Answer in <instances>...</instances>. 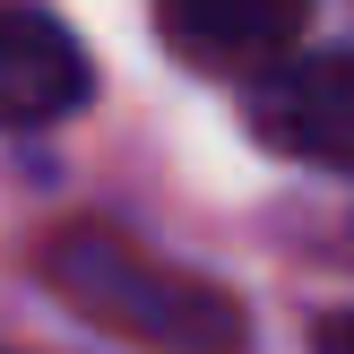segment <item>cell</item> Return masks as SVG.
Segmentation results:
<instances>
[{
  "label": "cell",
  "mask_w": 354,
  "mask_h": 354,
  "mask_svg": "<svg viewBox=\"0 0 354 354\" xmlns=\"http://www.w3.org/2000/svg\"><path fill=\"white\" fill-rule=\"evenodd\" d=\"M44 286L104 337H130L147 354H234L242 346V303L190 268H165L113 225H61L44 242Z\"/></svg>",
  "instance_id": "1"
},
{
  "label": "cell",
  "mask_w": 354,
  "mask_h": 354,
  "mask_svg": "<svg viewBox=\"0 0 354 354\" xmlns=\"http://www.w3.org/2000/svg\"><path fill=\"white\" fill-rule=\"evenodd\" d=\"M311 0H156V35L199 78H268L294 61Z\"/></svg>",
  "instance_id": "2"
},
{
  "label": "cell",
  "mask_w": 354,
  "mask_h": 354,
  "mask_svg": "<svg viewBox=\"0 0 354 354\" xmlns=\"http://www.w3.org/2000/svg\"><path fill=\"white\" fill-rule=\"evenodd\" d=\"M251 138L294 165L354 173V52H294L251 86Z\"/></svg>",
  "instance_id": "3"
},
{
  "label": "cell",
  "mask_w": 354,
  "mask_h": 354,
  "mask_svg": "<svg viewBox=\"0 0 354 354\" xmlns=\"http://www.w3.org/2000/svg\"><path fill=\"white\" fill-rule=\"evenodd\" d=\"M86 95H95V69H86L78 35L35 17V9H0V130L61 121Z\"/></svg>",
  "instance_id": "4"
},
{
  "label": "cell",
  "mask_w": 354,
  "mask_h": 354,
  "mask_svg": "<svg viewBox=\"0 0 354 354\" xmlns=\"http://www.w3.org/2000/svg\"><path fill=\"white\" fill-rule=\"evenodd\" d=\"M311 354H354V311H337V320L311 328Z\"/></svg>",
  "instance_id": "5"
}]
</instances>
